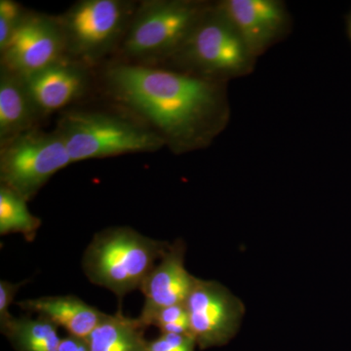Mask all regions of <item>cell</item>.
<instances>
[{
	"label": "cell",
	"instance_id": "1",
	"mask_svg": "<svg viewBox=\"0 0 351 351\" xmlns=\"http://www.w3.org/2000/svg\"><path fill=\"white\" fill-rule=\"evenodd\" d=\"M101 78L110 98L176 154L206 149L230 121L225 82L122 61L106 66Z\"/></svg>",
	"mask_w": 351,
	"mask_h": 351
},
{
	"label": "cell",
	"instance_id": "2",
	"mask_svg": "<svg viewBox=\"0 0 351 351\" xmlns=\"http://www.w3.org/2000/svg\"><path fill=\"white\" fill-rule=\"evenodd\" d=\"M169 243L145 237L128 226H114L96 233L82 258L85 276L107 288L119 301L142 287Z\"/></svg>",
	"mask_w": 351,
	"mask_h": 351
},
{
	"label": "cell",
	"instance_id": "3",
	"mask_svg": "<svg viewBox=\"0 0 351 351\" xmlns=\"http://www.w3.org/2000/svg\"><path fill=\"white\" fill-rule=\"evenodd\" d=\"M211 2L145 0L138 3L119 51L122 62L160 66L175 56Z\"/></svg>",
	"mask_w": 351,
	"mask_h": 351
},
{
	"label": "cell",
	"instance_id": "4",
	"mask_svg": "<svg viewBox=\"0 0 351 351\" xmlns=\"http://www.w3.org/2000/svg\"><path fill=\"white\" fill-rule=\"evenodd\" d=\"M73 162L128 154L154 152L166 147L162 138L133 115L101 110L62 113L55 129Z\"/></svg>",
	"mask_w": 351,
	"mask_h": 351
},
{
	"label": "cell",
	"instance_id": "5",
	"mask_svg": "<svg viewBox=\"0 0 351 351\" xmlns=\"http://www.w3.org/2000/svg\"><path fill=\"white\" fill-rule=\"evenodd\" d=\"M256 61L219 2H214L165 64L198 77L226 83L250 75Z\"/></svg>",
	"mask_w": 351,
	"mask_h": 351
},
{
	"label": "cell",
	"instance_id": "6",
	"mask_svg": "<svg viewBox=\"0 0 351 351\" xmlns=\"http://www.w3.org/2000/svg\"><path fill=\"white\" fill-rule=\"evenodd\" d=\"M138 3L80 0L58 16L66 59L90 69L119 50Z\"/></svg>",
	"mask_w": 351,
	"mask_h": 351
},
{
	"label": "cell",
	"instance_id": "7",
	"mask_svg": "<svg viewBox=\"0 0 351 351\" xmlns=\"http://www.w3.org/2000/svg\"><path fill=\"white\" fill-rule=\"evenodd\" d=\"M71 163L56 130L34 128L0 144V182L27 202L53 176Z\"/></svg>",
	"mask_w": 351,
	"mask_h": 351
},
{
	"label": "cell",
	"instance_id": "8",
	"mask_svg": "<svg viewBox=\"0 0 351 351\" xmlns=\"http://www.w3.org/2000/svg\"><path fill=\"white\" fill-rule=\"evenodd\" d=\"M184 304L191 336L200 350L230 343L239 332L245 314L241 300L213 280L196 279Z\"/></svg>",
	"mask_w": 351,
	"mask_h": 351
},
{
	"label": "cell",
	"instance_id": "9",
	"mask_svg": "<svg viewBox=\"0 0 351 351\" xmlns=\"http://www.w3.org/2000/svg\"><path fill=\"white\" fill-rule=\"evenodd\" d=\"M1 53V66L20 75L66 59L63 32L58 17L27 12Z\"/></svg>",
	"mask_w": 351,
	"mask_h": 351
},
{
	"label": "cell",
	"instance_id": "10",
	"mask_svg": "<svg viewBox=\"0 0 351 351\" xmlns=\"http://www.w3.org/2000/svg\"><path fill=\"white\" fill-rule=\"evenodd\" d=\"M218 2L256 59L283 40L292 29V17L281 0Z\"/></svg>",
	"mask_w": 351,
	"mask_h": 351
},
{
	"label": "cell",
	"instance_id": "11",
	"mask_svg": "<svg viewBox=\"0 0 351 351\" xmlns=\"http://www.w3.org/2000/svg\"><path fill=\"white\" fill-rule=\"evenodd\" d=\"M186 247L182 239L169 245L140 290L145 297L138 319L147 326L152 314L164 307L186 304L195 286L196 277L184 267Z\"/></svg>",
	"mask_w": 351,
	"mask_h": 351
},
{
	"label": "cell",
	"instance_id": "12",
	"mask_svg": "<svg viewBox=\"0 0 351 351\" xmlns=\"http://www.w3.org/2000/svg\"><path fill=\"white\" fill-rule=\"evenodd\" d=\"M22 76L43 117L82 98L90 82L89 69L69 59Z\"/></svg>",
	"mask_w": 351,
	"mask_h": 351
},
{
	"label": "cell",
	"instance_id": "13",
	"mask_svg": "<svg viewBox=\"0 0 351 351\" xmlns=\"http://www.w3.org/2000/svg\"><path fill=\"white\" fill-rule=\"evenodd\" d=\"M18 306L27 313L38 314L62 327L69 336L86 339L106 313L75 295H55L25 300Z\"/></svg>",
	"mask_w": 351,
	"mask_h": 351
},
{
	"label": "cell",
	"instance_id": "14",
	"mask_svg": "<svg viewBox=\"0 0 351 351\" xmlns=\"http://www.w3.org/2000/svg\"><path fill=\"white\" fill-rule=\"evenodd\" d=\"M40 119L24 77L0 66V144L38 128Z\"/></svg>",
	"mask_w": 351,
	"mask_h": 351
},
{
	"label": "cell",
	"instance_id": "15",
	"mask_svg": "<svg viewBox=\"0 0 351 351\" xmlns=\"http://www.w3.org/2000/svg\"><path fill=\"white\" fill-rule=\"evenodd\" d=\"M147 328L138 318L119 311L114 315L105 314L86 341L90 351H147Z\"/></svg>",
	"mask_w": 351,
	"mask_h": 351
},
{
	"label": "cell",
	"instance_id": "16",
	"mask_svg": "<svg viewBox=\"0 0 351 351\" xmlns=\"http://www.w3.org/2000/svg\"><path fill=\"white\" fill-rule=\"evenodd\" d=\"M58 328L41 316H23L13 317L0 329L16 351H59Z\"/></svg>",
	"mask_w": 351,
	"mask_h": 351
},
{
	"label": "cell",
	"instance_id": "17",
	"mask_svg": "<svg viewBox=\"0 0 351 351\" xmlns=\"http://www.w3.org/2000/svg\"><path fill=\"white\" fill-rule=\"evenodd\" d=\"M41 219L31 213L27 201L12 189L0 184V234L21 233L27 241H34Z\"/></svg>",
	"mask_w": 351,
	"mask_h": 351
},
{
	"label": "cell",
	"instance_id": "18",
	"mask_svg": "<svg viewBox=\"0 0 351 351\" xmlns=\"http://www.w3.org/2000/svg\"><path fill=\"white\" fill-rule=\"evenodd\" d=\"M147 324L158 328L161 334L191 335L188 311L184 304L159 309L152 314Z\"/></svg>",
	"mask_w": 351,
	"mask_h": 351
},
{
	"label": "cell",
	"instance_id": "19",
	"mask_svg": "<svg viewBox=\"0 0 351 351\" xmlns=\"http://www.w3.org/2000/svg\"><path fill=\"white\" fill-rule=\"evenodd\" d=\"M27 12L14 0H0V51L5 48Z\"/></svg>",
	"mask_w": 351,
	"mask_h": 351
},
{
	"label": "cell",
	"instance_id": "20",
	"mask_svg": "<svg viewBox=\"0 0 351 351\" xmlns=\"http://www.w3.org/2000/svg\"><path fill=\"white\" fill-rule=\"evenodd\" d=\"M196 346L191 335L161 334L147 341V351H195Z\"/></svg>",
	"mask_w": 351,
	"mask_h": 351
},
{
	"label": "cell",
	"instance_id": "21",
	"mask_svg": "<svg viewBox=\"0 0 351 351\" xmlns=\"http://www.w3.org/2000/svg\"><path fill=\"white\" fill-rule=\"evenodd\" d=\"M23 284L24 283L13 284L5 280L0 281V327L6 325L14 317L9 313V308Z\"/></svg>",
	"mask_w": 351,
	"mask_h": 351
},
{
	"label": "cell",
	"instance_id": "22",
	"mask_svg": "<svg viewBox=\"0 0 351 351\" xmlns=\"http://www.w3.org/2000/svg\"><path fill=\"white\" fill-rule=\"evenodd\" d=\"M59 351H90L86 339L68 336L62 339Z\"/></svg>",
	"mask_w": 351,
	"mask_h": 351
},
{
	"label": "cell",
	"instance_id": "23",
	"mask_svg": "<svg viewBox=\"0 0 351 351\" xmlns=\"http://www.w3.org/2000/svg\"><path fill=\"white\" fill-rule=\"evenodd\" d=\"M346 29H348V38L351 41V9L350 13L348 14V17H346Z\"/></svg>",
	"mask_w": 351,
	"mask_h": 351
}]
</instances>
